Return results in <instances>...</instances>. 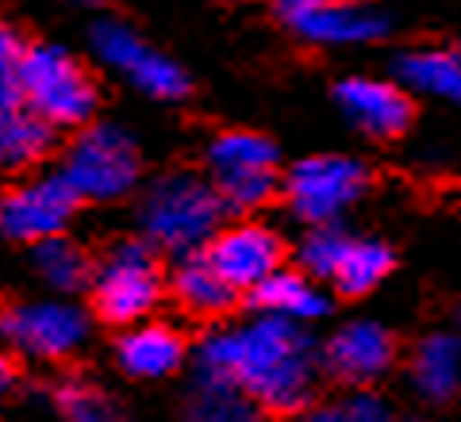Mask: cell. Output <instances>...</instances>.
<instances>
[{
  "label": "cell",
  "mask_w": 461,
  "mask_h": 422,
  "mask_svg": "<svg viewBox=\"0 0 461 422\" xmlns=\"http://www.w3.org/2000/svg\"><path fill=\"white\" fill-rule=\"evenodd\" d=\"M393 265H396L393 246H384V242H354L350 238L346 254L339 257V265H335L330 284H335V292L342 300H362L384 281L388 273H393Z\"/></svg>",
  "instance_id": "ffe728a7"
},
{
  "label": "cell",
  "mask_w": 461,
  "mask_h": 422,
  "mask_svg": "<svg viewBox=\"0 0 461 422\" xmlns=\"http://www.w3.org/2000/svg\"><path fill=\"white\" fill-rule=\"evenodd\" d=\"M166 292L173 296V303H177L185 315L196 319V323H220V319L235 311L239 300H242L235 288L212 269L204 250L185 254L177 261V269H173L169 281H166Z\"/></svg>",
  "instance_id": "4fadbf2b"
},
{
  "label": "cell",
  "mask_w": 461,
  "mask_h": 422,
  "mask_svg": "<svg viewBox=\"0 0 461 422\" xmlns=\"http://www.w3.org/2000/svg\"><path fill=\"white\" fill-rule=\"evenodd\" d=\"M342 415H346V422H396L393 411H388V407L377 396H369V391L354 396L350 403L342 407Z\"/></svg>",
  "instance_id": "4316f807"
},
{
  "label": "cell",
  "mask_w": 461,
  "mask_h": 422,
  "mask_svg": "<svg viewBox=\"0 0 461 422\" xmlns=\"http://www.w3.org/2000/svg\"><path fill=\"white\" fill-rule=\"evenodd\" d=\"M50 150H54V127L39 120L27 104L0 112V166L5 169L35 166Z\"/></svg>",
  "instance_id": "d6986e66"
},
{
  "label": "cell",
  "mask_w": 461,
  "mask_h": 422,
  "mask_svg": "<svg viewBox=\"0 0 461 422\" xmlns=\"http://www.w3.org/2000/svg\"><path fill=\"white\" fill-rule=\"evenodd\" d=\"M304 422H346L342 407H315V411L304 415Z\"/></svg>",
  "instance_id": "f546056e"
},
{
  "label": "cell",
  "mask_w": 461,
  "mask_h": 422,
  "mask_svg": "<svg viewBox=\"0 0 461 422\" xmlns=\"http://www.w3.org/2000/svg\"><path fill=\"white\" fill-rule=\"evenodd\" d=\"M457 319H461V308H457Z\"/></svg>",
  "instance_id": "4dcf8cb0"
},
{
  "label": "cell",
  "mask_w": 461,
  "mask_h": 422,
  "mask_svg": "<svg viewBox=\"0 0 461 422\" xmlns=\"http://www.w3.org/2000/svg\"><path fill=\"white\" fill-rule=\"evenodd\" d=\"M204 257L239 296H250L262 281H269L273 273L285 269L288 242L266 223L247 220V223L215 230L212 242L204 246Z\"/></svg>",
  "instance_id": "52a82bcc"
},
{
  "label": "cell",
  "mask_w": 461,
  "mask_h": 422,
  "mask_svg": "<svg viewBox=\"0 0 461 422\" xmlns=\"http://www.w3.org/2000/svg\"><path fill=\"white\" fill-rule=\"evenodd\" d=\"M0 196H5V193H0Z\"/></svg>",
  "instance_id": "1f68e13d"
},
{
  "label": "cell",
  "mask_w": 461,
  "mask_h": 422,
  "mask_svg": "<svg viewBox=\"0 0 461 422\" xmlns=\"http://www.w3.org/2000/svg\"><path fill=\"white\" fill-rule=\"evenodd\" d=\"M288 27H296L300 35H308L315 42H362V39L384 35V20L373 8L357 4V0H330V4L293 20Z\"/></svg>",
  "instance_id": "e0dca14e"
},
{
  "label": "cell",
  "mask_w": 461,
  "mask_h": 422,
  "mask_svg": "<svg viewBox=\"0 0 461 422\" xmlns=\"http://www.w3.org/2000/svg\"><path fill=\"white\" fill-rule=\"evenodd\" d=\"M212 173H239V169H277V147L258 130H227L208 150Z\"/></svg>",
  "instance_id": "7402d4cb"
},
{
  "label": "cell",
  "mask_w": 461,
  "mask_h": 422,
  "mask_svg": "<svg viewBox=\"0 0 461 422\" xmlns=\"http://www.w3.org/2000/svg\"><path fill=\"white\" fill-rule=\"evenodd\" d=\"M77 208H81V196L62 173L27 188H12V193L0 196V235L16 242H32V246L62 238L69 215Z\"/></svg>",
  "instance_id": "ba28073f"
},
{
  "label": "cell",
  "mask_w": 461,
  "mask_h": 422,
  "mask_svg": "<svg viewBox=\"0 0 461 422\" xmlns=\"http://www.w3.org/2000/svg\"><path fill=\"white\" fill-rule=\"evenodd\" d=\"M346 246H350V238H346L339 227H330V223L327 227H312V235L304 238V246H300V265L308 269V276L330 281L339 257L346 254Z\"/></svg>",
  "instance_id": "484cf974"
},
{
  "label": "cell",
  "mask_w": 461,
  "mask_h": 422,
  "mask_svg": "<svg viewBox=\"0 0 461 422\" xmlns=\"http://www.w3.org/2000/svg\"><path fill=\"white\" fill-rule=\"evenodd\" d=\"M20 376H23L20 357H12V354H0V391L16 388V384H20Z\"/></svg>",
  "instance_id": "f1b7e54d"
},
{
  "label": "cell",
  "mask_w": 461,
  "mask_h": 422,
  "mask_svg": "<svg viewBox=\"0 0 461 422\" xmlns=\"http://www.w3.org/2000/svg\"><path fill=\"white\" fill-rule=\"evenodd\" d=\"M411 384L427 403H450L461 391V342L454 334H427L411 354Z\"/></svg>",
  "instance_id": "9a60e30c"
},
{
  "label": "cell",
  "mask_w": 461,
  "mask_h": 422,
  "mask_svg": "<svg viewBox=\"0 0 461 422\" xmlns=\"http://www.w3.org/2000/svg\"><path fill=\"white\" fill-rule=\"evenodd\" d=\"M369 188V169L354 157H304L288 169L281 181V200L293 203V211L312 227H327L350 200H357Z\"/></svg>",
  "instance_id": "8992f818"
},
{
  "label": "cell",
  "mask_w": 461,
  "mask_h": 422,
  "mask_svg": "<svg viewBox=\"0 0 461 422\" xmlns=\"http://www.w3.org/2000/svg\"><path fill=\"white\" fill-rule=\"evenodd\" d=\"M54 407L62 422H127V415L115 407V400L104 388H96L89 381H62L54 384Z\"/></svg>",
  "instance_id": "cb8c5ba5"
},
{
  "label": "cell",
  "mask_w": 461,
  "mask_h": 422,
  "mask_svg": "<svg viewBox=\"0 0 461 422\" xmlns=\"http://www.w3.org/2000/svg\"><path fill=\"white\" fill-rule=\"evenodd\" d=\"M0 334L42 361H66L85 342V315L66 303H0Z\"/></svg>",
  "instance_id": "30bf717a"
},
{
  "label": "cell",
  "mask_w": 461,
  "mask_h": 422,
  "mask_svg": "<svg viewBox=\"0 0 461 422\" xmlns=\"http://www.w3.org/2000/svg\"><path fill=\"white\" fill-rule=\"evenodd\" d=\"M223 211L227 208L212 181L196 177V173H169L147 193L142 227H147L154 250L185 257L212 242Z\"/></svg>",
  "instance_id": "3957f363"
},
{
  "label": "cell",
  "mask_w": 461,
  "mask_h": 422,
  "mask_svg": "<svg viewBox=\"0 0 461 422\" xmlns=\"http://www.w3.org/2000/svg\"><path fill=\"white\" fill-rule=\"evenodd\" d=\"M247 300H250V308H258L262 315H277V319H288V323H300V319H320V315L330 311L327 296L296 269L273 273L269 281L258 284Z\"/></svg>",
  "instance_id": "2e32d148"
},
{
  "label": "cell",
  "mask_w": 461,
  "mask_h": 422,
  "mask_svg": "<svg viewBox=\"0 0 461 422\" xmlns=\"http://www.w3.org/2000/svg\"><path fill=\"white\" fill-rule=\"evenodd\" d=\"M62 177L81 200H115L139 181V150L115 127H85L69 142Z\"/></svg>",
  "instance_id": "5b68a950"
},
{
  "label": "cell",
  "mask_w": 461,
  "mask_h": 422,
  "mask_svg": "<svg viewBox=\"0 0 461 422\" xmlns=\"http://www.w3.org/2000/svg\"><path fill=\"white\" fill-rule=\"evenodd\" d=\"M185 418L189 422H266L262 407L247 391L223 381V376H208V373L196 376L189 403H185Z\"/></svg>",
  "instance_id": "ac0fdd59"
},
{
  "label": "cell",
  "mask_w": 461,
  "mask_h": 422,
  "mask_svg": "<svg viewBox=\"0 0 461 422\" xmlns=\"http://www.w3.org/2000/svg\"><path fill=\"white\" fill-rule=\"evenodd\" d=\"M281 181L277 169H239V173H212V184L220 193L227 211H250L262 203L281 196Z\"/></svg>",
  "instance_id": "d4e9b609"
},
{
  "label": "cell",
  "mask_w": 461,
  "mask_h": 422,
  "mask_svg": "<svg viewBox=\"0 0 461 422\" xmlns=\"http://www.w3.org/2000/svg\"><path fill=\"white\" fill-rule=\"evenodd\" d=\"M93 39H96L100 54H104L108 62H115L120 69H127V74H131L147 93L166 96V100L189 96V89H193L189 77H185L181 69L169 62V58L154 54L147 42H142L139 35H131L127 27H120V23H100L96 31H93Z\"/></svg>",
  "instance_id": "7c38bea8"
},
{
  "label": "cell",
  "mask_w": 461,
  "mask_h": 422,
  "mask_svg": "<svg viewBox=\"0 0 461 422\" xmlns=\"http://www.w3.org/2000/svg\"><path fill=\"white\" fill-rule=\"evenodd\" d=\"M335 100L350 120L377 139H403L415 123V100L388 81H366V77H346L335 85Z\"/></svg>",
  "instance_id": "8fae6325"
},
{
  "label": "cell",
  "mask_w": 461,
  "mask_h": 422,
  "mask_svg": "<svg viewBox=\"0 0 461 422\" xmlns=\"http://www.w3.org/2000/svg\"><path fill=\"white\" fill-rule=\"evenodd\" d=\"M400 74L427 93L461 100V50H415L400 58Z\"/></svg>",
  "instance_id": "603a6c76"
},
{
  "label": "cell",
  "mask_w": 461,
  "mask_h": 422,
  "mask_svg": "<svg viewBox=\"0 0 461 422\" xmlns=\"http://www.w3.org/2000/svg\"><path fill=\"white\" fill-rule=\"evenodd\" d=\"M166 269L150 242L123 238L96 261L89 284V311L104 327H139L166 296Z\"/></svg>",
  "instance_id": "7a4b0ae2"
},
{
  "label": "cell",
  "mask_w": 461,
  "mask_h": 422,
  "mask_svg": "<svg viewBox=\"0 0 461 422\" xmlns=\"http://www.w3.org/2000/svg\"><path fill=\"white\" fill-rule=\"evenodd\" d=\"M23 50H27V42L20 39V31H12L8 23H0V77L16 74Z\"/></svg>",
  "instance_id": "83f0119b"
},
{
  "label": "cell",
  "mask_w": 461,
  "mask_h": 422,
  "mask_svg": "<svg viewBox=\"0 0 461 422\" xmlns=\"http://www.w3.org/2000/svg\"><path fill=\"white\" fill-rule=\"evenodd\" d=\"M396 334L381 323H346L320 349V373L346 388H369L396 365Z\"/></svg>",
  "instance_id": "9c48e42d"
},
{
  "label": "cell",
  "mask_w": 461,
  "mask_h": 422,
  "mask_svg": "<svg viewBox=\"0 0 461 422\" xmlns=\"http://www.w3.org/2000/svg\"><path fill=\"white\" fill-rule=\"evenodd\" d=\"M35 265L47 276L54 288L62 292H77V288H89L96 276V257H89V250L66 242V238H50L35 246Z\"/></svg>",
  "instance_id": "44dd1931"
},
{
  "label": "cell",
  "mask_w": 461,
  "mask_h": 422,
  "mask_svg": "<svg viewBox=\"0 0 461 422\" xmlns=\"http://www.w3.org/2000/svg\"><path fill=\"white\" fill-rule=\"evenodd\" d=\"M16 77L23 104L50 127H85L93 120L100 100L96 77L89 74V66L66 54L62 47L27 42Z\"/></svg>",
  "instance_id": "277c9868"
},
{
  "label": "cell",
  "mask_w": 461,
  "mask_h": 422,
  "mask_svg": "<svg viewBox=\"0 0 461 422\" xmlns=\"http://www.w3.org/2000/svg\"><path fill=\"white\" fill-rule=\"evenodd\" d=\"M185 354H189V342L169 323H139L131 330H123L120 342H115L120 369L139 376V381H158V376L177 373Z\"/></svg>",
  "instance_id": "5bb4252c"
},
{
  "label": "cell",
  "mask_w": 461,
  "mask_h": 422,
  "mask_svg": "<svg viewBox=\"0 0 461 422\" xmlns=\"http://www.w3.org/2000/svg\"><path fill=\"white\" fill-rule=\"evenodd\" d=\"M200 373L223 376L262 407V415L288 418L308 411L320 381V354L288 319L262 315L250 327L220 330L200 346Z\"/></svg>",
  "instance_id": "6da1fadb"
}]
</instances>
